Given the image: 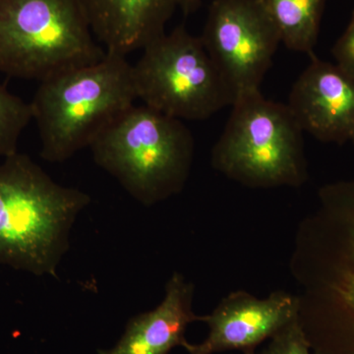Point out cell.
<instances>
[{"label":"cell","instance_id":"cell-1","mask_svg":"<svg viewBox=\"0 0 354 354\" xmlns=\"http://www.w3.org/2000/svg\"><path fill=\"white\" fill-rule=\"evenodd\" d=\"M290 270L313 354H354V179L328 184L301 221Z\"/></svg>","mask_w":354,"mask_h":354},{"label":"cell","instance_id":"cell-2","mask_svg":"<svg viewBox=\"0 0 354 354\" xmlns=\"http://www.w3.org/2000/svg\"><path fill=\"white\" fill-rule=\"evenodd\" d=\"M90 195L55 183L29 156L0 164V264L57 277L77 218Z\"/></svg>","mask_w":354,"mask_h":354},{"label":"cell","instance_id":"cell-3","mask_svg":"<svg viewBox=\"0 0 354 354\" xmlns=\"http://www.w3.org/2000/svg\"><path fill=\"white\" fill-rule=\"evenodd\" d=\"M136 100L132 64L115 53L39 83L30 104L41 158L64 162L90 148Z\"/></svg>","mask_w":354,"mask_h":354},{"label":"cell","instance_id":"cell-4","mask_svg":"<svg viewBox=\"0 0 354 354\" xmlns=\"http://www.w3.org/2000/svg\"><path fill=\"white\" fill-rule=\"evenodd\" d=\"M88 149L130 196L151 207L183 190L195 142L183 120L142 104L128 109Z\"/></svg>","mask_w":354,"mask_h":354},{"label":"cell","instance_id":"cell-5","mask_svg":"<svg viewBox=\"0 0 354 354\" xmlns=\"http://www.w3.org/2000/svg\"><path fill=\"white\" fill-rule=\"evenodd\" d=\"M230 120L212 149L211 165L253 189L293 187L308 179L304 131L286 104L260 90L239 95Z\"/></svg>","mask_w":354,"mask_h":354},{"label":"cell","instance_id":"cell-6","mask_svg":"<svg viewBox=\"0 0 354 354\" xmlns=\"http://www.w3.org/2000/svg\"><path fill=\"white\" fill-rule=\"evenodd\" d=\"M106 55L80 0H0V74L41 83Z\"/></svg>","mask_w":354,"mask_h":354},{"label":"cell","instance_id":"cell-7","mask_svg":"<svg viewBox=\"0 0 354 354\" xmlns=\"http://www.w3.org/2000/svg\"><path fill=\"white\" fill-rule=\"evenodd\" d=\"M132 64L137 100L180 120H205L232 106L234 95L201 38L183 26L164 32Z\"/></svg>","mask_w":354,"mask_h":354},{"label":"cell","instance_id":"cell-8","mask_svg":"<svg viewBox=\"0 0 354 354\" xmlns=\"http://www.w3.org/2000/svg\"><path fill=\"white\" fill-rule=\"evenodd\" d=\"M200 38L234 101L260 90L281 43L261 0H216Z\"/></svg>","mask_w":354,"mask_h":354},{"label":"cell","instance_id":"cell-9","mask_svg":"<svg viewBox=\"0 0 354 354\" xmlns=\"http://www.w3.org/2000/svg\"><path fill=\"white\" fill-rule=\"evenodd\" d=\"M299 301L295 293L278 290L257 298L244 290L223 297L202 322L209 334L200 344L188 342V354H216L223 351H255L298 316Z\"/></svg>","mask_w":354,"mask_h":354},{"label":"cell","instance_id":"cell-10","mask_svg":"<svg viewBox=\"0 0 354 354\" xmlns=\"http://www.w3.org/2000/svg\"><path fill=\"white\" fill-rule=\"evenodd\" d=\"M302 131L325 143L354 138V78L315 55L298 77L286 104Z\"/></svg>","mask_w":354,"mask_h":354},{"label":"cell","instance_id":"cell-11","mask_svg":"<svg viewBox=\"0 0 354 354\" xmlns=\"http://www.w3.org/2000/svg\"><path fill=\"white\" fill-rule=\"evenodd\" d=\"M194 285L180 272H174L165 286V295L155 309L132 317L120 341L97 354H169L185 348V332L190 324L202 322L193 311Z\"/></svg>","mask_w":354,"mask_h":354},{"label":"cell","instance_id":"cell-12","mask_svg":"<svg viewBox=\"0 0 354 354\" xmlns=\"http://www.w3.org/2000/svg\"><path fill=\"white\" fill-rule=\"evenodd\" d=\"M95 39L127 57L164 34L176 0H80Z\"/></svg>","mask_w":354,"mask_h":354},{"label":"cell","instance_id":"cell-13","mask_svg":"<svg viewBox=\"0 0 354 354\" xmlns=\"http://www.w3.org/2000/svg\"><path fill=\"white\" fill-rule=\"evenodd\" d=\"M288 50L314 55L326 0H261Z\"/></svg>","mask_w":354,"mask_h":354},{"label":"cell","instance_id":"cell-14","mask_svg":"<svg viewBox=\"0 0 354 354\" xmlns=\"http://www.w3.org/2000/svg\"><path fill=\"white\" fill-rule=\"evenodd\" d=\"M32 120L31 104L0 84V157L18 153L21 135Z\"/></svg>","mask_w":354,"mask_h":354},{"label":"cell","instance_id":"cell-15","mask_svg":"<svg viewBox=\"0 0 354 354\" xmlns=\"http://www.w3.org/2000/svg\"><path fill=\"white\" fill-rule=\"evenodd\" d=\"M269 341L268 346L257 354H313L298 316Z\"/></svg>","mask_w":354,"mask_h":354},{"label":"cell","instance_id":"cell-16","mask_svg":"<svg viewBox=\"0 0 354 354\" xmlns=\"http://www.w3.org/2000/svg\"><path fill=\"white\" fill-rule=\"evenodd\" d=\"M332 53L335 64L354 78V11L346 31L337 39Z\"/></svg>","mask_w":354,"mask_h":354},{"label":"cell","instance_id":"cell-17","mask_svg":"<svg viewBox=\"0 0 354 354\" xmlns=\"http://www.w3.org/2000/svg\"><path fill=\"white\" fill-rule=\"evenodd\" d=\"M176 6L180 7L184 13L189 14L197 8L201 0H176Z\"/></svg>","mask_w":354,"mask_h":354},{"label":"cell","instance_id":"cell-18","mask_svg":"<svg viewBox=\"0 0 354 354\" xmlns=\"http://www.w3.org/2000/svg\"><path fill=\"white\" fill-rule=\"evenodd\" d=\"M244 354H257V353H256V351H248V353H245Z\"/></svg>","mask_w":354,"mask_h":354},{"label":"cell","instance_id":"cell-19","mask_svg":"<svg viewBox=\"0 0 354 354\" xmlns=\"http://www.w3.org/2000/svg\"><path fill=\"white\" fill-rule=\"evenodd\" d=\"M351 142H353V145H354V138H353V141H351Z\"/></svg>","mask_w":354,"mask_h":354}]
</instances>
